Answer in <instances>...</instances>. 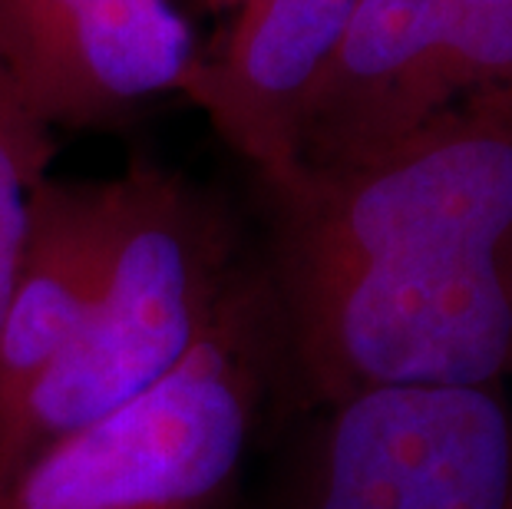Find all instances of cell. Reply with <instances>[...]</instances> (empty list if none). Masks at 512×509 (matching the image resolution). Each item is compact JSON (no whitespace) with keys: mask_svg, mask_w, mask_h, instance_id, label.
I'll use <instances>...</instances> for the list:
<instances>
[{"mask_svg":"<svg viewBox=\"0 0 512 509\" xmlns=\"http://www.w3.org/2000/svg\"><path fill=\"white\" fill-rule=\"evenodd\" d=\"M261 192L281 371L321 407L512 374V113L463 106L387 153Z\"/></svg>","mask_w":512,"mask_h":509,"instance_id":"1","label":"cell"},{"mask_svg":"<svg viewBox=\"0 0 512 509\" xmlns=\"http://www.w3.org/2000/svg\"><path fill=\"white\" fill-rule=\"evenodd\" d=\"M195 57L169 0H0V67L53 133L119 126L182 96Z\"/></svg>","mask_w":512,"mask_h":509,"instance_id":"6","label":"cell"},{"mask_svg":"<svg viewBox=\"0 0 512 509\" xmlns=\"http://www.w3.org/2000/svg\"><path fill=\"white\" fill-rule=\"evenodd\" d=\"M463 106L512 113V0H361L301 126V169L387 153Z\"/></svg>","mask_w":512,"mask_h":509,"instance_id":"4","label":"cell"},{"mask_svg":"<svg viewBox=\"0 0 512 509\" xmlns=\"http://www.w3.org/2000/svg\"><path fill=\"white\" fill-rule=\"evenodd\" d=\"M103 179H47L0 318V437L80 328L103 238Z\"/></svg>","mask_w":512,"mask_h":509,"instance_id":"8","label":"cell"},{"mask_svg":"<svg viewBox=\"0 0 512 509\" xmlns=\"http://www.w3.org/2000/svg\"><path fill=\"white\" fill-rule=\"evenodd\" d=\"M228 4H235V0H228Z\"/></svg>","mask_w":512,"mask_h":509,"instance_id":"10","label":"cell"},{"mask_svg":"<svg viewBox=\"0 0 512 509\" xmlns=\"http://www.w3.org/2000/svg\"><path fill=\"white\" fill-rule=\"evenodd\" d=\"M298 509H512L499 387H370L314 433Z\"/></svg>","mask_w":512,"mask_h":509,"instance_id":"5","label":"cell"},{"mask_svg":"<svg viewBox=\"0 0 512 509\" xmlns=\"http://www.w3.org/2000/svg\"><path fill=\"white\" fill-rule=\"evenodd\" d=\"M278 374V321L258 262L176 371L40 447L0 486V509H219Z\"/></svg>","mask_w":512,"mask_h":509,"instance_id":"3","label":"cell"},{"mask_svg":"<svg viewBox=\"0 0 512 509\" xmlns=\"http://www.w3.org/2000/svg\"><path fill=\"white\" fill-rule=\"evenodd\" d=\"M361 0H235V20L199 53L185 100L228 146L281 186L301 172V126Z\"/></svg>","mask_w":512,"mask_h":509,"instance_id":"7","label":"cell"},{"mask_svg":"<svg viewBox=\"0 0 512 509\" xmlns=\"http://www.w3.org/2000/svg\"><path fill=\"white\" fill-rule=\"evenodd\" d=\"M53 153L57 133L30 110L10 73L0 67V318L24 262Z\"/></svg>","mask_w":512,"mask_h":509,"instance_id":"9","label":"cell"},{"mask_svg":"<svg viewBox=\"0 0 512 509\" xmlns=\"http://www.w3.org/2000/svg\"><path fill=\"white\" fill-rule=\"evenodd\" d=\"M103 199L90 301L0 437V486L40 447L176 371L258 265L232 209L179 169L136 159L103 179Z\"/></svg>","mask_w":512,"mask_h":509,"instance_id":"2","label":"cell"}]
</instances>
